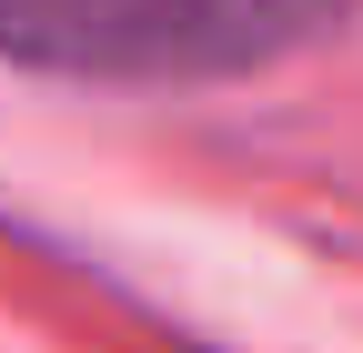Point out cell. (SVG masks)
Returning a JSON list of instances; mask_svg holds the SVG:
<instances>
[{"label":"cell","mask_w":363,"mask_h":353,"mask_svg":"<svg viewBox=\"0 0 363 353\" xmlns=\"http://www.w3.org/2000/svg\"><path fill=\"white\" fill-rule=\"evenodd\" d=\"M363 0H0V61L111 91H202L283 71Z\"/></svg>","instance_id":"1"}]
</instances>
